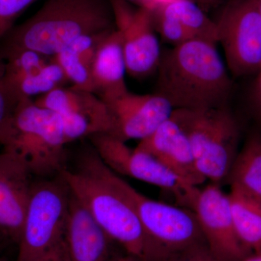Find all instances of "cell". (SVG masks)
<instances>
[{"label":"cell","mask_w":261,"mask_h":261,"mask_svg":"<svg viewBox=\"0 0 261 261\" xmlns=\"http://www.w3.org/2000/svg\"><path fill=\"white\" fill-rule=\"evenodd\" d=\"M59 175L113 241L140 261H151L148 240L121 178L94 148L82 154L75 170L65 168Z\"/></svg>","instance_id":"cell-1"},{"label":"cell","mask_w":261,"mask_h":261,"mask_svg":"<svg viewBox=\"0 0 261 261\" xmlns=\"http://www.w3.org/2000/svg\"><path fill=\"white\" fill-rule=\"evenodd\" d=\"M216 44L195 39L163 51L155 94L173 109L226 107L232 83Z\"/></svg>","instance_id":"cell-2"},{"label":"cell","mask_w":261,"mask_h":261,"mask_svg":"<svg viewBox=\"0 0 261 261\" xmlns=\"http://www.w3.org/2000/svg\"><path fill=\"white\" fill-rule=\"evenodd\" d=\"M113 29L111 0H47L10 31L0 42V50L29 49L53 57L79 37Z\"/></svg>","instance_id":"cell-3"},{"label":"cell","mask_w":261,"mask_h":261,"mask_svg":"<svg viewBox=\"0 0 261 261\" xmlns=\"http://www.w3.org/2000/svg\"><path fill=\"white\" fill-rule=\"evenodd\" d=\"M0 145L20 158L32 175H59L68 145L60 116L32 98L18 101L0 125Z\"/></svg>","instance_id":"cell-4"},{"label":"cell","mask_w":261,"mask_h":261,"mask_svg":"<svg viewBox=\"0 0 261 261\" xmlns=\"http://www.w3.org/2000/svg\"><path fill=\"white\" fill-rule=\"evenodd\" d=\"M175 120L191 145L197 169L219 185L227 179L238 155L240 127L226 107L173 110Z\"/></svg>","instance_id":"cell-5"},{"label":"cell","mask_w":261,"mask_h":261,"mask_svg":"<svg viewBox=\"0 0 261 261\" xmlns=\"http://www.w3.org/2000/svg\"><path fill=\"white\" fill-rule=\"evenodd\" d=\"M70 192L60 175L32 184L16 261H38L64 241Z\"/></svg>","instance_id":"cell-6"},{"label":"cell","mask_w":261,"mask_h":261,"mask_svg":"<svg viewBox=\"0 0 261 261\" xmlns=\"http://www.w3.org/2000/svg\"><path fill=\"white\" fill-rule=\"evenodd\" d=\"M135 205L148 240L151 261H162L190 247L206 243L193 211L151 200L120 179Z\"/></svg>","instance_id":"cell-7"},{"label":"cell","mask_w":261,"mask_h":261,"mask_svg":"<svg viewBox=\"0 0 261 261\" xmlns=\"http://www.w3.org/2000/svg\"><path fill=\"white\" fill-rule=\"evenodd\" d=\"M89 140L103 163L113 172L159 187L172 194L180 206L191 208L199 189L182 182L153 156L130 149L126 142L108 134L93 135Z\"/></svg>","instance_id":"cell-8"},{"label":"cell","mask_w":261,"mask_h":261,"mask_svg":"<svg viewBox=\"0 0 261 261\" xmlns=\"http://www.w3.org/2000/svg\"><path fill=\"white\" fill-rule=\"evenodd\" d=\"M228 68L236 76L261 68V18L259 0H230L217 21Z\"/></svg>","instance_id":"cell-9"},{"label":"cell","mask_w":261,"mask_h":261,"mask_svg":"<svg viewBox=\"0 0 261 261\" xmlns=\"http://www.w3.org/2000/svg\"><path fill=\"white\" fill-rule=\"evenodd\" d=\"M115 27L121 34L126 72L142 80L158 70L161 53L154 33L153 10L111 0Z\"/></svg>","instance_id":"cell-10"},{"label":"cell","mask_w":261,"mask_h":261,"mask_svg":"<svg viewBox=\"0 0 261 261\" xmlns=\"http://www.w3.org/2000/svg\"><path fill=\"white\" fill-rule=\"evenodd\" d=\"M34 102L61 118L67 143L99 134H111L113 124L106 103L97 94L71 87L57 88Z\"/></svg>","instance_id":"cell-11"},{"label":"cell","mask_w":261,"mask_h":261,"mask_svg":"<svg viewBox=\"0 0 261 261\" xmlns=\"http://www.w3.org/2000/svg\"><path fill=\"white\" fill-rule=\"evenodd\" d=\"M213 255L219 261H243L252 252L244 246L233 225L228 195L212 183L199 190L192 206Z\"/></svg>","instance_id":"cell-12"},{"label":"cell","mask_w":261,"mask_h":261,"mask_svg":"<svg viewBox=\"0 0 261 261\" xmlns=\"http://www.w3.org/2000/svg\"><path fill=\"white\" fill-rule=\"evenodd\" d=\"M0 55L5 61V85L17 102L47 94L68 82L51 57L29 49L0 50Z\"/></svg>","instance_id":"cell-13"},{"label":"cell","mask_w":261,"mask_h":261,"mask_svg":"<svg viewBox=\"0 0 261 261\" xmlns=\"http://www.w3.org/2000/svg\"><path fill=\"white\" fill-rule=\"evenodd\" d=\"M102 100L112 120L110 135L125 142L147 138L171 118L174 110L167 99L155 93L136 94L127 91Z\"/></svg>","instance_id":"cell-14"},{"label":"cell","mask_w":261,"mask_h":261,"mask_svg":"<svg viewBox=\"0 0 261 261\" xmlns=\"http://www.w3.org/2000/svg\"><path fill=\"white\" fill-rule=\"evenodd\" d=\"M23 160L0 153V248L20 243L33 182Z\"/></svg>","instance_id":"cell-15"},{"label":"cell","mask_w":261,"mask_h":261,"mask_svg":"<svg viewBox=\"0 0 261 261\" xmlns=\"http://www.w3.org/2000/svg\"><path fill=\"white\" fill-rule=\"evenodd\" d=\"M136 149L153 156L186 185L197 187L206 180L197 169L186 135L172 116L141 140Z\"/></svg>","instance_id":"cell-16"},{"label":"cell","mask_w":261,"mask_h":261,"mask_svg":"<svg viewBox=\"0 0 261 261\" xmlns=\"http://www.w3.org/2000/svg\"><path fill=\"white\" fill-rule=\"evenodd\" d=\"M112 239L70 192L64 248L68 261H112Z\"/></svg>","instance_id":"cell-17"},{"label":"cell","mask_w":261,"mask_h":261,"mask_svg":"<svg viewBox=\"0 0 261 261\" xmlns=\"http://www.w3.org/2000/svg\"><path fill=\"white\" fill-rule=\"evenodd\" d=\"M126 62L121 34L114 29L103 39L92 70L93 92L101 99L117 97L127 92Z\"/></svg>","instance_id":"cell-18"},{"label":"cell","mask_w":261,"mask_h":261,"mask_svg":"<svg viewBox=\"0 0 261 261\" xmlns=\"http://www.w3.org/2000/svg\"><path fill=\"white\" fill-rule=\"evenodd\" d=\"M114 30V29H113ZM113 30L79 37L53 59L61 67L68 82L75 88L93 92L92 70L99 45Z\"/></svg>","instance_id":"cell-19"},{"label":"cell","mask_w":261,"mask_h":261,"mask_svg":"<svg viewBox=\"0 0 261 261\" xmlns=\"http://www.w3.org/2000/svg\"><path fill=\"white\" fill-rule=\"evenodd\" d=\"M228 198L239 239L247 250L257 253L261 245V200L235 186H231Z\"/></svg>","instance_id":"cell-20"},{"label":"cell","mask_w":261,"mask_h":261,"mask_svg":"<svg viewBox=\"0 0 261 261\" xmlns=\"http://www.w3.org/2000/svg\"><path fill=\"white\" fill-rule=\"evenodd\" d=\"M226 180L231 186L261 200V136L254 135L247 140L238 152Z\"/></svg>","instance_id":"cell-21"},{"label":"cell","mask_w":261,"mask_h":261,"mask_svg":"<svg viewBox=\"0 0 261 261\" xmlns=\"http://www.w3.org/2000/svg\"><path fill=\"white\" fill-rule=\"evenodd\" d=\"M156 11L177 20L195 39L219 42L217 24L192 0H173L159 5Z\"/></svg>","instance_id":"cell-22"},{"label":"cell","mask_w":261,"mask_h":261,"mask_svg":"<svg viewBox=\"0 0 261 261\" xmlns=\"http://www.w3.org/2000/svg\"><path fill=\"white\" fill-rule=\"evenodd\" d=\"M37 0H0V42L14 27L17 18Z\"/></svg>","instance_id":"cell-23"},{"label":"cell","mask_w":261,"mask_h":261,"mask_svg":"<svg viewBox=\"0 0 261 261\" xmlns=\"http://www.w3.org/2000/svg\"><path fill=\"white\" fill-rule=\"evenodd\" d=\"M162 261H219L203 243L177 252Z\"/></svg>","instance_id":"cell-24"},{"label":"cell","mask_w":261,"mask_h":261,"mask_svg":"<svg viewBox=\"0 0 261 261\" xmlns=\"http://www.w3.org/2000/svg\"><path fill=\"white\" fill-rule=\"evenodd\" d=\"M5 61L0 55V125L17 104V101L10 93L4 81Z\"/></svg>","instance_id":"cell-25"},{"label":"cell","mask_w":261,"mask_h":261,"mask_svg":"<svg viewBox=\"0 0 261 261\" xmlns=\"http://www.w3.org/2000/svg\"><path fill=\"white\" fill-rule=\"evenodd\" d=\"M250 103L255 118L261 123V68L257 72L256 80L252 87Z\"/></svg>","instance_id":"cell-26"},{"label":"cell","mask_w":261,"mask_h":261,"mask_svg":"<svg viewBox=\"0 0 261 261\" xmlns=\"http://www.w3.org/2000/svg\"><path fill=\"white\" fill-rule=\"evenodd\" d=\"M38 261H68L66 254H65L64 241L59 248Z\"/></svg>","instance_id":"cell-27"},{"label":"cell","mask_w":261,"mask_h":261,"mask_svg":"<svg viewBox=\"0 0 261 261\" xmlns=\"http://www.w3.org/2000/svg\"><path fill=\"white\" fill-rule=\"evenodd\" d=\"M128 3L137 5L138 8L153 10L159 5L158 0H126Z\"/></svg>","instance_id":"cell-28"},{"label":"cell","mask_w":261,"mask_h":261,"mask_svg":"<svg viewBox=\"0 0 261 261\" xmlns=\"http://www.w3.org/2000/svg\"><path fill=\"white\" fill-rule=\"evenodd\" d=\"M219 0H197V4L205 11V9L210 8Z\"/></svg>","instance_id":"cell-29"},{"label":"cell","mask_w":261,"mask_h":261,"mask_svg":"<svg viewBox=\"0 0 261 261\" xmlns=\"http://www.w3.org/2000/svg\"><path fill=\"white\" fill-rule=\"evenodd\" d=\"M243 261H261V254L254 253L253 255H250V256L246 257Z\"/></svg>","instance_id":"cell-30"},{"label":"cell","mask_w":261,"mask_h":261,"mask_svg":"<svg viewBox=\"0 0 261 261\" xmlns=\"http://www.w3.org/2000/svg\"><path fill=\"white\" fill-rule=\"evenodd\" d=\"M123 261H140L137 257L132 256V255L127 254L125 256H123Z\"/></svg>","instance_id":"cell-31"},{"label":"cell","mask_w":261,"mask_h":261,"mask_svg":"<svg viewBox=\"0 0 261 261\" xmlns=\"http://www.w3.org/2000/svg\"><path fill=\"white\" fill-rule=\"evenodd\" d=\"M159 1V5L161 4H165V3H169V2L173 1V0H158Z\"/></svg>","instance_id":"cell-32"},{"label":"cell","mask_w":261,"mask_h":261,"mask_svg":"<svg viewBox=\"0 0 261 261\" xmlns=\"http://www.w3.org/2000/svg\"><path fill=\"white\" fill-rule=\"evenodd\" d=\"M112 261H123V256L114 257Z\"/></svg>","instance_id":"cell-33"},{"label":"cell","mask_w":261,"mask_h":261,"mask_svg":"<svg viewBox=\"0 0 261 261\" xmlns=\"http://www.w3.org/2000/svg\"><path fill=\"white\" fill-rule=\"evenodd\" d=\"M259 13H260L261 18V0H259Z\"/></svg>","instance_id":"cell-34"},{"label":"cell","mask_w":261,"mask_h":261,"mask_svg":"<svg viewBox=\"0 0 261 261\" xmlns=\"http://www.w3.org/2000/svg\"><path fill=\"white\" fill-rule=\"evenodd\" d=\"M257 253L261 254V245H260V249H259L258 252H257Z\"/></svg>","instance_id":"cell-35"},{"label":"cell","mask_w":261,"mask_h":261,"mask_svg":"<svg viewBox=\"0 0 261 261\" xmlns=\"http://www.w3.org/2000/svg\"><path fill=\"white\" fill-rule=\"evenodd\" d=\"M0 261H3V260H1V258H0Z\"/></svg>","instance_id":"cell-36"}]
</instances>
